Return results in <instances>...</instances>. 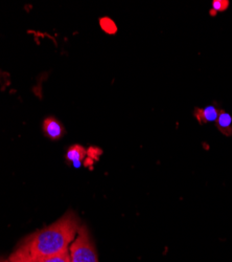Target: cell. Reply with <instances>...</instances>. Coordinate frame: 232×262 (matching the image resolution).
I'll return each mask as SVG.
<instances>
[{
	"mask_svg": "<svg viewBox=\"0 0 232 262\" xmlns=\"http://www.w3.org/2000/svg\"><path fill=\"white\" fill-rule=\"evenodd\" d=\"M81 226L75 213L68 212L48 227L30 235L23 244L35 262H38L43 258L69 251Z\"/></svg>",
	"mask_w": 232,
	"mask_h": 262,
	"instance_id": "1",
	"label": "cell"
},
{
	"mask_svg": "<svg viewBox=\"0 0 232 262\" xmlns=\"http://www.w3.org/2000/svg\"><path fill=\"white\" fill-rule=\"evenodd\" d=\"M70 262H98L95 247L86 226H81L69 247Z\"/></svg>",
	"mask_w": 232,
	"mask_h": 262,
	"instance_id": "2",
	"label": "cell"
},
{
	"mask_svg": "<svg viewBox=\"0 0 232 262\" xmlns=\"http://www.w3.org/2000/svg\"><path fill=\"white\" fill-rule=\"evenodd\" d=\"M43 131L48 139L54 141L62 139L66 134L64 126L54 117H48L43 121Z\"/></svg>",
	"mask_w": 232,
	"mask_h": 262,
	"instance_id": "3",
	"label": "cell"
},
{
	"mask_svg": "<svg viewBox=\"0 0 232 262\" xmlns=\"http://www.w3.org/2000/svg\"><path fill=\"white\" fill-rule=\"evenodd\" d=\"M221 113V109L216 104L208 105L204 108H195L194 116L200 124H205L209 122H217Z\"/></svg>",
	"mask_w": 232,
	"mask_h": 262,
	"instance_id": "4",
	"label": "cell"
},
{
	"mask_svg": "<svg viewBox=\"0 0 232 262\" xmlns=\"http://www.w3.org/2000/svg\"><path fill=\"white\" fill-rule=\"evenodd\" d=\"M87 155L86 149L84 148L81 145H72L71 147L68 148L67 154H66V159L68 162L72 163L75 167H80L81 163L83 160L85 159Z\"/></svg>",
	"mask_w": 232,
	"mask_h": 262,
	"instance_id": "5",
	"label": "cell"
},
{
	"mask_svg": "<svg viewBox=\"0 0 232 262\" xmlns=\"http://www.w3.org/2000/svg\"><path fill=\"white\" fill-rule=\"evenodd\" d=\"M216 125L217 128L220 130V133L223 134L224 136H232V117L228 113L221 111L220 116L216 122Z\"/></svg>",
	"mask_w": 232,
	"mask_h": 262,
	"instance_id": "6",
	"label": "cell"
},
{
	"mask_svg": "<svg viewBox=\"0 0 232 262\" xmlns=\"http://www.w3.org/2000/svg\"><path fill=\"white\" fill-rule=\"evenodd\" d=\"M2 262H35L29 249L23 244L20 246L8 259Z\"/></svg>",
	"mask_w": 232,
	"mask_h": 262,
	"instance_id": "7",
	"label": "cell"
},
{
	"mask_svg": "<svg viewBox=\"0 0 232 262\" xmlns=\"http://www.w3.org/2000/svg\"><path fill=\"white\" fill-rule=\"evenodd\" d=\"M38 262H70V254H69V251H67L64 253H61L59 255L43 258Z\"/></svg>",
	"mask_w": 232,
	"mask_h": 262,
	"instance_id": "8",
	"label": "cell"
},
{
	"mask_svg": "<svg viewBox=\"0 0 232 262\" xmlns=\"http://www.w3.org/2000/svg\"><path fill=\"white\" fill-rule=\"evenodd\" d=\"M99 24H100L101 29L108 34H114L117 31L116 25L113 23V20H111L110 18H101L100 21H99Z\"/></svg>",
	"mask_w": 232,
	"mask_h": 262,
	"instance_id": "9",
	"label": "cell"
},
{
	"mask_svg": "<svg viewBox=\"0 0 232 262\" xmlns=\"http://www.w3.org/2000/svg\"><path fill=\"white\" fill-rule=\"evenodd\" d=\"M228 8H229L228 0H215L213 3V9L210 14L215 16L217 12H225Z\"/></svg>",
	"mask_w": 232,
	"mask_h": 262,
	"instance_id": "10",
	"label": "cell"
}]
</instances>
